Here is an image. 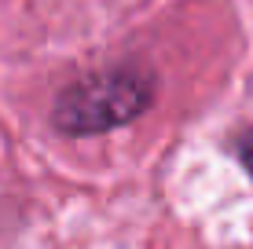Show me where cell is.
<instances>
[{"mask_svg":"<svg viewBox=\"0 0 253 249\" xmlns=\"http://www.w3.org/2000/svg\"><path fill=\"white\" fill-rule=\"evenodd\" d=\"M154 99V77L139 66H114L81 77L55 99V128L66 136H99L139 117Z\"/></svg>","mask_w":253,"mask_h":249,"instance_id":"1","label":"cell"},{"mask_svg":"<svg viewBox=\"0 0 253 249\" xmlns=\"http://www.w3.org/2000/svg\"><path fill=\"white\" fill-rule=\"evenodd\" d=\"M239 161H242V169H246V173L253 176V132H242L239 136Z\"/></svg>","mask_w":253,"mask_h":249,"instance_id":"2","label":"cell"}]
</instances>
